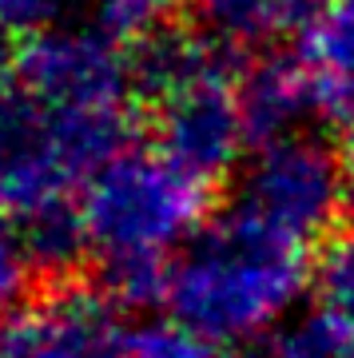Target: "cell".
Returning <instances> with one entry per match:
<instances>
[{
  "label": "cell",
  "instance_id": "cell-1",
  "mask_svg": "<svg viewBox=\"0 0 354 358\" xmlns=\"http://www.w3.org/2000/svg\"><path fill=\"white\" fill-rule=\"evenodd\" d=\"M203 183L167 155L120 152L92 176L84 227L115 255H152L195 223Z\"/></svg>",
  "mask_w": 354,
  "mask_h": 358
},
{
  "label": "cell",
  "instance_id": "cell-2",
  "mask_svg": "<svg viewBox=\"0 0 354 358\" xmlns=\"http://www.w3.org/2000/svg\"><path fill=\"white\" fill-rule=\"evenodd\" d=\"M13 84L64 112H127L136 96L127 40L104 24H56L13 48Z\"/></svg>",
  "mask_w": 354,
  "mask_h": 358
},
{
  "label": "cell",
  "instance_id": "cell-3",
  "mask_svg": "<svg viewBox=\"0 0 354 358\" xmlns=\"http://www.w3.org/2000/svg\"><path fill=\"white\" fill-rule=\"evenodd\" d=\"M339 207H346V164H339V155L315 136L295 131L259 143L243 171L239 211L283 231L295 243L311 231H323Z\"/></svg>",
  "mask_w": 354,
  "mask_h": 358
},
{
  "label": "cell",
  "instance_id": "cell-4",
  "mask_svg": "<svg viewBox=\"0 0 354 358\" xmlns=\"http://www.w3.org/2000/svg\"><path fill=\"white\" fill-rule=\"evenodd\" d=\"M235 80L239 76L191 84L183 92H171L164 100L148 103L155 152L167 155L199 183L231 171L243 148L251 143L239 112V96H235Z\"/></svg>",
  "mask_w": 354,
  "mask_h": 358
},
{
  "label": "cell",
  "instance_id": "cell-5",
  "mask_svg": "<svg viewBox=\"0 0 354 358\" xmlns=\"http://www.w3.org/2000/svg\"><path fill=\"white\" fill-rule=\"evenodd\" d=\"M235 96H239L243 124L255 148L295 136L303 131L299 124L315 120V84L299 48H263L247 56L235 80Z\"/></svg>",
  "mask_w": 354,
  "mask_h": 358
},
{
  "label": "cell",
  "instance_id": "cell-6",
  "mask_svg": "<svg viewBox=\"0 0 354 358\" xmlns=\"http://www.w3.org/2000/svg\"><path fill=\"white\" fill-rule=\"evenodd\" d=\"M327 0H191L195 20L239 52L278 48L315 24Z\"/></svg>",
  "mask_w": 354,
  "mask_h": 358
},
{
  "label": "cell",
  "instance_id": "cell-7",
  "mask_svg": "<svg viewBox=\"0 0 354 358\" xmlns=\"http://www.w3.org/2000/svg\"><path fill=\"white\" fill-rule=\"evenodd\" d=\"M299 56L311 72L354 80V0H327L315 24L299 36Z\"/></svg>",
  "mask_w": 354,
  "mask_h": 358
},
{
  "label": "cell",
  "instance_id": "cell-8",
  "mask_svg": "<svg viewBox=\"0 0 354 358\" xmlns=\"http://www.w3.org/2000/svg\"><path fill=\"white\" fill-rule=\"evenodd\" d=\"M183 4H191V0H92L96 24H104L120 40H136L148 28L176 20L183 13Z\"/></svg>",
  "mask_w": 354,
  "mask_h": 358
},
{
  "label": "cell",
  "instance_id": "cell-9",
  "mask_svg": "<svg viewBox=\"0 0 354 358\" xmlns=\"http://www.w3.org/2000/svg\"><path fill=\"white\" fill-rule=\"evenodd\" d=\"M68 0H0V40H28L64 24Z\"/></svg>",
  "mask_w": 354,
  "mask_h": 358
},
{
  "label": "cell",
  "instance_id": "cell-10",
  "mask_svg": "<svg viewBox=\"0 0 354 358\" xmlns=\"http://www.w3.org/2000/svg\"><path fill=\"white\" fill-rule=\"evenodd\" d=\"M323 279H327V287L334 291V299L354 315V239L351 243H339L330 251L327 267H323Z\"/></svg>",
  "mask_w": 354,
  "mask_h": 358
},
{
  "label": "cell",
  "instance_id": "cell-11",
  "mask_svg": "<svg viewBox=\"0 0 354 358\" xmlns=\"http://www.w3.org/2000/svg\"><path fill=\"white\" fill-rule=\"evenodd\" d=\"M13 92V52H8V40H0V100Z\"/></svg>",
  "mask_w": 354,
  "mask_h": 358
},
{
  "label": "cell",
  "instance_id": "cell-12",
  "mask_svg": "<svg viewBox=\"0 0 354 358\" xmlns=\"http://www.w3.org/2000/svg\"><path fill=\"white\" fill-rule=\"evenodd\" d=\"M354 223V143H351V159H346V207H342Z\"/></svg>",
  "mask_w": 354,
  "mask_h": 358
}]
</instances>
